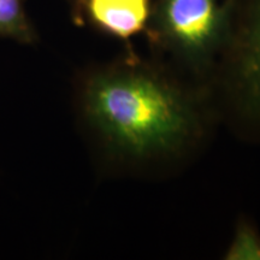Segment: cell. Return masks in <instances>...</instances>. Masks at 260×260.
<instances>
[{"mask_svg":"<svg viewBox=\"0 0 260 260\" xmlns=\"http://www.w3.org/2000/svg\"><path fill=\"white\" fill-rule=\"evenodd\" d=\"M82 100L89 124L110 145L134 157L175 149L194 126L186 95L140 63L125 61L94 74Z\"/></svg>","mask_w":260,"mask_h":260,"instance_id":"obj_1","label":"cell"},{"mask_svg":"<svg viewBox=\"0 0 260 260\" xmlns=\"http://www.w3.org/2000/svg\"><path fill=\"white\" fill-rule=\"evenodd\" d=\"M229 3L217 0H157L148 34L160 46L193 65L207 63L225 44Z\"/></svg>","mask_w":260,"mask_h":260,"instance_id":"obj_2","label":"cell"},{"mask_svg":"<svg viewBox=\"0 0 260 260\" xmlns=\"http://www.w3.org/2000/svg\"><path fill=\"white\" fill-rule=\"evenodd\" d=\"M229 28L224 47L232 56L246 112L260 118V0H228Z\"/></svg>","mask_w":260,"mask_h":260,"instance_id":"obj_3","label":"cell"},{"mask_svg":"<svg viewBox=\"0 0 260 260\" xmlns=\"http://www.w3.org/2000/svg\"><path fill=\"white\" fill-rule=\"evenodd\" d=\"M151 9V0H83L80 21L87 16L105 34L129 40L147 28Z\"/></svg>","mask_w":260,"mask_h":260,"instance_id":"obj_4","label":"cell"},{"mask_svg":"<svg viewBox=\"0 0 260 260\" xmlns=\"http://www.w3.org/2000/svg\"><path fill=\"white\" fill-rule=\"evenodd\" d=\"M0 38L23 45L38 41V32L27 14L23 0H0Z\"/></svg>","mask_w":260,"mask_h":260,"instance_id":"obj_5","label":"cell"},{"mask_svg":"<svg viewBox=\"0 0 260 260\" xmlns=\"http://www.w3.org/2000/svg\"><path fill=\"white\" fill-rule=\"evenodd\" d=\"M225 259L260 260V235L254 228L248 223H242L237 226Z\"/></svg>","mask_w":260,"mask_h":260,"instance_id":"obj_6","label":"cell"},{"mask_svg":"<svg viewBox=\"0 0 260 260\" xmlns=\"http://www.w3.org/2000/svg\"><path fill=\"white\" fill-rule=\"evenodd\" d=\"M71 3V6L74 9V14L76 16L77 21H80L81 17V9H82V4H83V0H69Z\"/></svg>","mask_w":260,"mask_h":260,"instance_id":"obj_7","label":"cell"}]
</instances>
